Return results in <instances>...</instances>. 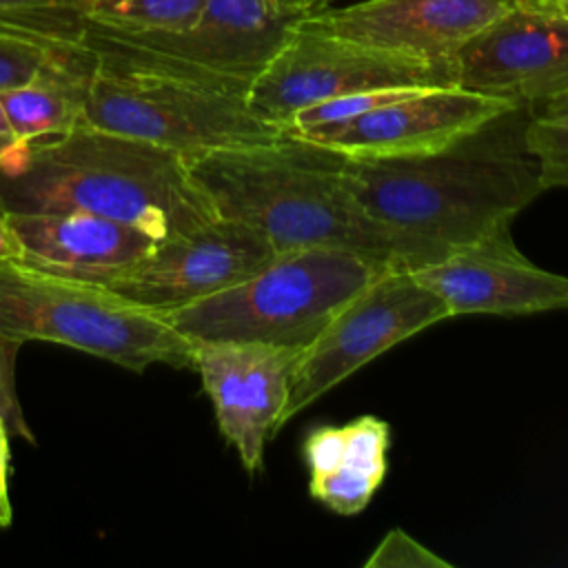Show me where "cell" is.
<instances>
[{
    "label": "cell",
    "instance_id": "1",
    "mask_svg": "<svg viewBox=\"0 0 568 568\" xmlns=\"http://www.w3.org/2000/svg\"><path fill=\"white\" fill-rule=\"evenodd\" d=\"M517 109L439 151L404 158L339 153L355 202L395 240L404 268H422L510 226L544 191L524 146L528 118L513 126Z\"/></svg>",
    "mask_w": 568,
    "mask_h": 568
},
{
    "label": "cell",
    "instance_id": "2",
    "mask_svg": "<svg viewBox=\"0 0 568 568\" xmlns=\"http://www.w3.org/2000/svg\"><path fill=\"white\" fill-rule=\"evenodd\" d=\"M0 211L95 213L158 242L217 217L184 155L91 124L7 149L0 155Z\"/></svg>",
    "mask_w": 568,
    "mask_h": 568
},
{
    "label": "cell",
    "instance_id": "3",
    "mask_svg": "<svg viewBox=\"0 0 568 568\" xmlns=\"http://www.w3.org/2000/svg\"><path fill=\"white\" fill-rule=\"evenodd\" d=\"M215 213L264 235L282 253L326 246L404 268L395 240L355 202L342 155L282 133L277 140L189 158Z\"/></svg>",
    "mask_w": 568,
    "mask_h": 568
},
{
    "label": "cell",
    "instance_id": "4",
    "mask_svg": "<svg viewBox=\"0 0 568 568\" xmlns=\"http://www.w3.org/2000/svg\"><path fill=\"white\" fill-rule=\"evenodd\" d=\"M84 124L195 158L262 144L284 131L257 118L246 93L193 75L146 51L87 33Z\"/></svg>",
    "mask_w": 568,
    "mask_h": 568
},
{
    "label": "cell",
    "instance_id": "5",
    "mask_svg": "<svg viewBox=\"0 0 568 568\" xmlns=\"http://www.w3.org/2000/svg\"><path fill=\"white\" fill-rule=\"evenodd\" d=\"M0 335L18 344H64L133 373L153 364L193 368L195 346L164 313L20 257L0 260Z\"/></svg>",
    "mask_w": 568,
    "mask_h": 568
},
{
    "label": "cell",
    "instance_id": "6",
    "mask_svg": "<svg viewBox=\"0 0 568 568\" xmlns=\"http://www.w3.org/2000/svg\"><path fill=\"white\" fill-rule=\"evenodd\" d=\"M384 271L342 248L282 251L255 275L164 317L193 346L260 342L306 351L333 315Z\"/></svg>",
    "mask_w": 568,
    "mask_h": 568
},
{
    "label": "cell",
    "instance_id": "7",
    "mask_svg": "<svg viewBox=\"0 0 568 568\" xmlns=\"http://www.w3.org/2000/svg\"><path fill=\"white\" fill-rule=\"evenodd\" d=\"M453 62L368 47L333 33L297 27L246 91L251 111L286 131L291 118L313 104L386 87H450Z\"/></svg>",
    "mask_w": 568,
    "mask_h": 568
},
{
    "label": "cell",
    "instance_id": "8",
    "mask_svg": "<svg viewBox=\"0 0 568 568\" xmlns=\"http://www.w3.org/2000/svg\"><path fill=\"white\" fill-rule=\"evenodd\" d=\"M446 304L408 268H388L355 293L302 353L282 426L357 368L419 331L448 320Z\"/></svg>",
    "mask_w": 568,
    "mask_h": 568
},
{
    "label": "cell",
    "instance_id": "9",
    "mask_svg": "<svg viewBox=\"0 0 568 568\" xmlns=\"http://www.w3.org/2000/svg\"><path fill=\"white\" fill-rule=\"evenodd\" d=\"M304 13L271 0H204L200 16L173 33H87L146 51L193 75L246 93Z\"/></svg>",
    "mask_w": 568,
    "mask_h": 568
},
{
    "label": "cell",
    "instance_id": "10",
    "mask_svg": "<svg viewBox=\"0 0 568 568\" xmlns=\"http://www.w3.org/2000/svg\"><path fill=\"white\" fill-rule=\"evenodd\" d=\"M517 106L521 104L457 84L417 87L348 120L291 135L348 158H404L439 151Z\"/></svg>",
    "mask_w": 568,
    "mask_h": 568
},
{
    "label": "cell",
    "instance_id": "11",
    "mask_svg": "<svg viewBox=\"0 0 568 568\" xmlns=\"http://www.w3.org/2000/svg\"><path fill=\"white\" fill-rule=\"evenodd\" d=\"M275 255L264 235L217 215L191 233L160 242L104 286L144 308L169 313L255 275Z\"/></svg>",
    "mask_w": 568,
    "mask_h": 568
},
{
    "label": "cell",
    "instance_id": "12",
    "mask_svg": "<svg viewBox=\"0 0 568 568\" xmlns=\"http://www.w3.org/2000/svg\"><path fill=\"white\" fill-rule=\"evenodd\" d=\"M304 351L260 342L195 344L193 368L224 439L246 473L262 468L264 446L282 428L291 377Z\"/></svg>",
    "mask_w": 568,
    "mask_h": 568
},
{
    "label": "cell",
    "instance_id": "13",
    "mask_svg": "<svg viewBox=\"0 0 568 568\" xmlns=\"http://www.w3.org/2000/svg\"><path fill=\"white\" fill-rule=\"evenodd\" d=\"M453 71L457 87L526 106L568 93V20L504 7L455 53Z\"/></svg>",
    "mask_w": 568,
    "mask_h": 568
},
{
    "label": "cell",
    "instance_id": "14",
    "mask_svg": "<svg viewBox=\"0 0 568 568\" xmlns=\"http://www.w3.org/2000/svg\"><path fill=\"white\" fill-rule=\"evenodd\" d=\"M413 275L446 304L450 317L568 308V277L530 262L513 242L510 226L459 246Z\"/></svg>",
    "mask_w": 568,
    "mask_h": 568
},
{
    "label": "cell",
    "instance_id": "15",
    "mask_svg": "<svg viewBox=\"0 0 568 568\" xmlns=\"http://www.w3.org/2000/svg\"><path fill=\"white\" fill-rule=\"evenodd\" d=\"M501 11V0H362L304 13L297 27L435 62H453L464 42Z\"/></svg>",
    "mask_w": 568,
    "mask_h": 568
},
{
    "label": "cell",
    "instance_id": "16",
    "mask_svg": "<svg viewBox=\"0 0 568 568\" xmlns=\"http://www.w3.org/2000/svg\"><path fill=\"white\" fill-rule=\"evenodd\" d=\"M20 260L44 271L106 284L160 242L120 220L80 211L7 213Z\"/></svg>",
    "mask_w": 568,
    "mask_h": 568
},
{
    "label": "cell",
    "instance_id": "17",
    "mask_svg": "<svg viewBox=\"0 0 568 568\" xmlns=\"http://www.w3.org/2000/svg\"><path fill=\"white\" fill-rule=\"evenodd\" d=\"M388 446L390 428L373 415L317 426L302 444L308 495L337 515L362 513L386 477Z\"/></svg>",
    "mask_w": 568,
    "mask_h": 568
},
{
    "label": "cell",
    "instance_id": "18",
    "mask_svg": "<svg viewBox=\"0 0 568 568\" xmlns=\"http://www.w3.org/2000/svg\"><path fill=\"white\" fill-rule=\"evenodd\" d=\"M91 51L58 49L51 62L27 84L0 91V104L18 142L62 135L84 124Z\"/></svg>",
    "mask_w": 568,
    "mask_h": 568
},
{
    "label": "cell",
    "instance_id": "19",
    "mask_svg": "<svg viewBox=\"0 0 568 568\" xmlns=\"http://www.w3.org/2000/svg\"><path fill=\"white\" fill-rule=\"evenodd\" d=\"M89 0H0V36L49 49L80 47Z\"/></svg>",
    "mask_w": 568,
    "mask_h": 568
},
{
    "label": "cell",
    "instance_id": "20",
    "mask_svg": "<svg viewBox=\"0 0 568 568\" xmlns=\"http://www.w3.org/2000/svg\"><path fill=\"white\" fill-rule=\"evenodd\" d=\"M204 0H89V29L113 33H173L200 16Z\"/></svg>",
    "mask_w": 568,
    "mask_h": 568
},
{
    "label": "cell",
    "instance_id": "21",
    "mask_svg": "<svg viewBox=\"0 0 568 568\" xmlns=\"http://www.w3.org/2000/svg\"><path fill=\"white\" fill-rule=\"evenodd\" d=\"M539 106L526 120L524 146L537 162L544 191L568 186V93Z\"/></svg>",
    "mask_w": 568,
    "mask_h": 568
},
{
    "label": "cell",
    "instance_id": "22",
    "mask_svg": "<svg viewBox=\"0 0 568 568\" xmlns=\"http://www.w3.org/2000/svg\"><path fill=\"white\" fill-rule=\"evenodd\" d=\"M364 568H450V561L435 555L402 528H393L377 544Z\"/></svg>",
    "mask_w": 568,
    "mask_h": 568
},
{
    "label": "cell",
    "instance_id": "23",
    "mask_svg": "<svg viewBox=\"0 0 568 568\" xmlns=\"http://www.w3.org/2000/svg\"><path fill=\"white\" fill-rule=\"evenodd\" d=\"M58 49L40 47L11 36H0V91L27 84L55 55Z\"/></svg>",
    "mask_w": 568,
    "mask_h": 568
},
{
    "label": "cell",
    "instance_id": "24",
    "mask_svg": "<svg viewBox=\"0 0 568 568\" xmlns=\"http://www.w3.org/2000/svg\"><path fill=\"white\" fill-rule=\"evenodd\" d=\"M18 346H20L18 342H11L0 335V413L7 422L9 435L20 437L29 444H36V435L27 426V419L18 402L16 382H13V359H16Z\"/></svg>",
    "mask_w": 568,
    "mask_h": 568
},
{
    "label": "cell",
    "instance_id": "25",
    "mask_svg": "<svg viewBox=\"0 0 568 568\" xmlns=\"http://www.w3.org/2000/svg\"><path fill=\"white\" fill-rule=\"evenodd\" d=\"M20 257V242L9 224V217L4 211H0V260Z\"/></svg>",
    "mask_w": 568,
    "mask_h": 568
},
{
    "label": "cell",
    "instance_id": "26",
    "mask_svg": "<svg viewBox=\"0 0 568 568\" xmlns=\"http://www.w3.org/2000/svg\"><path fill=\"white\" fill-rule=\"evenodd\" d=\"M9 428L0 413V495L9 497L7 493V477H9Z\"/></svg>",
    "mask_w": 568,
    "mask_h": 568
},
{
    "label": "cell",
    "instance_id": "27",
    "mask_svg": "<svg viewBox=\"0 0 568 568\" xmlns=\"http://www.w3.org/2000/svg\"><path fill=\"white\" fill-rule=\"evenodd\" d=\"M13 144H18V140H16V135L11 133L9 122H7V118H4V111H2V104H0V155H2L7 149H11Z\"/></svg>",
    "mask_w": 568,
    "mask_h": 568
},
{
    "label": "cell",
    "instance_id": "28",
    "mask_svg": "<svg viewBox=\"0 0 568 568\" xmlns=\"http://www.w3.org/2000/svg\"><path fill=\"white\" fill-rule=\"evenodd\" d=\"M537 9L568 20V0H548V2H544L541 7H537Z\"/></svg>",
    "mask_w": 568,
    "mask_h": 568
},
{
    "label": "cell",
    "instance_id": "29",
    "mask_svg": "<svg viewBox=\"0 0 568 568\" xmlns=\"http://www.w3.org/2000/svg\"><path fill=\"white\" fill-rule=\"evenodd\" d=\"M333 0H300V11L302 13H317L322 9H328Z\"/></svg>",
    "mask_w": 568,
    "mask_h": 568
},
{
    "label": "cell",
    "instance_id": "30",
    "mask_svg": "<svg viewBox=\"0 0 568 568\" xmlns=\"http://www.w3.org/2000/svg\"><path fill=\"white\" fill-rule=\"evenodd\" d=\"M11 504H9V497H2L0 495V528L9 526L11 524Z\"/></svg>",
    "mask_w": 568,
    "mask_h": 568
},
{
    "label": "cell",
    "instance_id": "31",
    "mask_svg": "<svg viewBox=\"0 0 568 568\" xmlns=\"http://www.w3.org/2000/svg\"><path fill=\"white\" fill-rule=\"evenodd\" d=\"M504 7H519V9H537L548 0H501Z\"/></svg>",
    "mask_w": 568,
    "mask_h": 568
},
{
    "label": "cell",
    "instance_id": "32",
    "mask_svg": "<svg viewBox=\"0 0 568 568\" xmlns=\"http://www.w3.org/2000/svg\"><path fill=\"white\" fill-rule=\"evenodd\" d=\"M271 2H275L280 9H286V11H297V13H302V11H300V0H271Z\"/></svg>",
    "mask_w": 568,
    "mask_h": 568
}]
</instances>
